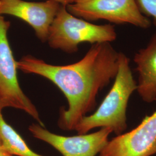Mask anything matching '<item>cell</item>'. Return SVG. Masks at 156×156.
I'll return each mask as SVG.
<instances>
[{"label": "cell", "mask_w": 156, "mask_h": 156, "mask_svg": "<svg viewBox=\"0 0 156 156\" xmlns=\"http://www.w3.org/2000/svg\"><path fill=\"white\" fill-rule=\"evenodd\" d=\"M156 154V110L126 133L109 140L98 156H151Z\"/></svg>", "instance_id": "7"}, {"label": "cell", "mask_w": 156, "mask_h": 156, "mask_svg": "<svg viewBox=\"0 0 156 156\" xmlns=\"http://www.w3.org/2000/svg\"><path fill=\"white\" fill-rule=\"evenodd\" d=\"M140 13L152 20L156 27V0H135Z\"/></svg>", "instance_id": "11"}, {"label": "cell", "mask_w": 156, "mask_h": 156, "mask_svg": "<svg viewBox=\"0 0 156 156\" xmlns=\"http://www.w3.org/2000/svg\"><path fill=\"white\" fill-rule=\"evenodd\" d=\"M0 156H14V155H12L11 154L8 153L7 151H4L1 146V144H0Z\"/></svg>", "instance_id": "13"}, {"label": "cell", "mask_w": 156, "mask_h": 156, "mask_svg": "<svg viewBox=\"0 0 156 156\" xmlns=\"http://www.w3.org/2000/svg\"><path fill=\"white\" fill-rule=\"evenodd\" d=\"M68 12L87 22L105 20L147 29L151 20L140 11L135 0H79L66 6Z\"/></svg>", "instance_id": "5"}, {"label": "cell", "mask_w": 156, "mask_h": 156, "mask_svg": "<svg viewBox=\"0 0 156 156\" xmlns=\"http://www.w3.org/2000/svg\"><path fill=\"white\" fill-rule=\"evenodd\" d=\"M11 22L0 16V107L13 108L27 113L42 127L38 111L23 92L17 78L15 61L8 39Z\"/></svg>", "instance_id": "4"}, {"label": "cell", "mask_w": 156, "mask_h": 156, "mask_svg": "<svg viewBox=\"0 0 156 156\" xmlns=\"http://www.w3.org/2000/svg\"><path fill=\"white\" fill-rule=\"evenodd\" d=\"M56 1L60 2L62 5L66 6H67L68 4H73L75 1L74 0H56Z\"/></svg>", "instance_id": "12"}, {"label": "cell", "mask_w": 156, "mask_h": 156, "mask_svg": "<svg viewBox=\"0 0 156 156\" xmlns=\"http://www.w3.org/2000/svg\"><path fill=\"white\" fill-rule=\"evenodd\" d=\"M28 130L34 138L50 145L63 156H97L112 133L111 128L106 127L91 134L65 136L52 133L38 123L30 125Z\"/></svg>", "instance_id": "6"}, {"label": "cell", "mask_w": 156, "mask_h": 156, "mask_svg": "<svg viewBox=\"0 0 156 156\" xmlns=\"http://www.w3.org/2000/svg\"><path fill=\"white\" fill-rule=\"evenodd\" d=\"M116 38L114 26L91 23L73 16L62 5L50 26L47 42L53 49L71 54L78 51L80 44L111 43Z\"/></svg>", "instance_id": "3"}, {"label": "cell", "mask_w": 156, "mask_h": 156, "mask_svg": "<svg viewBox=\"0 0 156 156\" xmlns=\"http://www.w3.org/2000/svg\"><path fill=\"white\" fill-rule=\"evenodd\" d=\"M118 71L114 83L97 110L84 117L75 130L78 134H87L97 128H111L116 135L127 129V109L131 95L136 90V82L130 67V60L119 52Z\"/></svg>", "instance_id": "2"}, {"label": "cell", "mask_w": 156, "mask_h": 156, "mask_svg": "<svg viewBox=\"0 0 156 156\" xmlns=\"http://www.w3.org/2000/svg\"><path fill=\"white\" fill-rule=\"evenodd\" d=\"M0 107V144L2 148L16 156H44L39 154L28 146L20 135L6 123Z\"/></svg>", "instance_id": "10"}, {"label": "cell", "mask_w": 156, "mask_h": 156, "mask_svg": "<svg viewBox=\"0 0 156 156\" xmlns=\"http://www.w3.org/2000/svg\"><path fill=\"white\" fill-rule=\"evenodd\" d=\"M134 62L138 75L136 91L144 102L152 103L156 101V33L135 53Z\"/></svg>", "instance_id": "9"}, {"label": "cell", "mask_w": 156, "mask_h": 156, "mask_svg": "<svg viewBox=\"0 0 156 156\" xmlns=\"http://www.w3.org/2000/svg\"><path fill=\"white\" fill-rule=\"evenodd\" d=\"M62 5L56 0L39 2L0 0V16L9 15L22 19L33 28L41 42H46L50 26Z\"/></svg>", "instance_id": "8"}, {"label": "cell", "mask_w": 156, "mask_h": 156, "mask_svg": "<svg viewBox=\"0 0 156 156\" xmlns=\"http://www.w3.org/2000/svg\"><path fill=\"white\" fill-rule=\"evenodd\" d=\"M75 1H79V0H74Z\"/></svg>", "instance_id": "14"}, {"label": "cell", "mask_w": 156, "mask_h": 156, "mask_svg": "<svg viewBox=\"0 0 156 156\" xmlns=\"http://www.w3.org/2000/svg\"><path fill=\"white\" fill-rule=\"evenodd\" d=\"M119 52L109 42L93 44L79 62L56 66L31 55L17 62L23 73L47 79L62 91L68 108L60 109L58 126L64 131H75L87 114L94 110L101 90L115 79L119 65Z\"/></svg>", "instance_id": "1"}]
</instances>
